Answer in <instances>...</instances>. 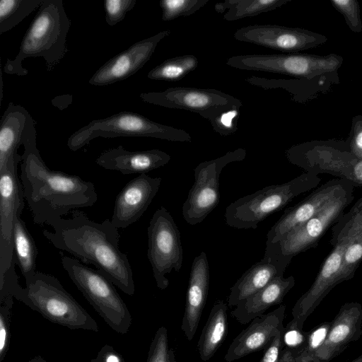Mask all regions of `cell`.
<instances>
[{
  "mask_svg": "<svg viewBox=\"0 0 362 362\" xmlns=\"http://www.w3.org/2000/svg\"><path fill=\"white\" fill-rule=\"evenodd\" d=\"M294 285L293 276L286 278L279 276L265 287L238 303L230 315L240 324H248L264 315L272 306L280 305Z\"/></svg>",
  "mask_w": 362,
  "mask_h": 362,
  "instance_id": "26",
  "label": "cell"
},
{
  "mask_svg": "<svg viewBox=\"0 0 362 362\" xmlns=\"http://www.w3.org/2000/svg\"><path fill=\"white\" fill-rule=\"evenodd\" d=\"M136 0H105L103 2L105 21L110 26L121 22L127 12L136 5Z\"/></svg>",
  "mask_w": 362,
  "mask_h": 362,
  "instance_id": "37",
  "label": "cell"
},
{
  "mask_svg": "<svg viewBox=\"0 0 362 362\" xmlns=\"http://www.w3.org/2000/svg\"><path fill=\"white\" fill-rule=\"evenodd\" d=\"M209 0H161L162 21H170L180 17L195 13L204 7Z\"/></svg>",
  "mask_w": 362,
  "mask_h": 362,
  "instance_id": "33",
  "label": "cell"
},
{
  "mask_svg": "<svg viewBox=\"0 0 362 362\" xmlns=\"http://www.w3.org/2000/svg\"><path fill=\"white\" fill-rule=\"evenodd\" d=\"M291 362H320L317 358H308L298 355L293 358Z\"/></svg>",
  "mask_w": 362,
  "mask_h": 362,
  "instance_id": "45",
  "label": "cell"
},
{
  "mask_svg": "<svg viewBox=\"0 0 362 362\" xmlns=\"http://www.w3.org/2000/svg\"><path fill=\"white\" fill-rule=\"evenodd\" d=\"M139 98L155 105L197 113L208 120L222 110L243 106L238 98L214 88L180 86L163 91L142 93Z\"/></svg>",
  "mask_w": 362,
  "mask_h": 362,
  "instance_id": "14",
  "label": "cell"
},
{
  "mask_svg": "<svg viewBox=\"0 0 362 362\" xmlns=\"http://www.w3.org/2000/svg\"><path fill=\"white\" fill-rule=\"evenodd\" d=\"M25 280L14 298L51 322L70 329L98 332L96 321L64 288L55 276L41 272Z\"/></svg>",
  "mask_w": 362,
  "mask_h": 362,
  "instance_id": "4",
  "label": "cell"
},
{
  "mask_svg": "<svg viewBox=\"0 0 362 362\" xmlns=\"http://www.w3.org/2000/svg\"><path fill=\"white\" fill-rule=\"evenodd\" d=\"M72 96L70 95H65L64 100L62 101V95L55 97L52 100V103L60 110L66 108L69 104L71 103Z\"/></svg>",
  "mask_w": 362,
  "mask_h": 362,
  "instance_id": "44",
  "label": "cell"
},
{
  "mask_svg": "<svg viewBox=\"0 0 362 362\" xmlns=\"http://www.w3.org/2000/svg\"><path fill=\"white\" fill-rule=\"evenodd\" d=\"M44 0H1L0 35L11 30L40 7Z\"/></svg>",
  "mask_w": 362,
  "mask_h": 362,
  "instance_id": "32",
  "label": "cell"
},
{
  "mask_svg": "<svg viewBox=\"0 0 362 362\" xmlns=\"http://www.w3.org/2000/svg\"><path fill=\"white\" fill-rule=\"evenodd\" d=\"M36 134L35 122L21 105L10 102L0 121V171L5 169L21 145Z\"/></svg>",
  "mask_w": 362,
  "mask_h": 362,
  "instance_id": "25",
  "label": "cell"
},
{
  "mask_svg": "<svg viewBox=\"0 0 362 362\" xmlns=\"http://www.w3.org/2000/svg\"><path fill=\"white\" fill-rule=\"evenodd\" d=\"M12 308L0 305V362L4 361L9 347Z\"/></svg>",
  "mask_w": 362,
  "mask_h": 362,
  "instance_id": "41",
  "label": "cell"
},
{
  "mask_svg": "<svg viewBox=\"0 0 362 362\" xmlns=\"http://www.w3.org/2000/svg\"><path fill=\"white\" fill-rule=\"evenodd\" d=\"M307 339V332L303 328L288 323L283 333L284 349L289 351L294 357L303 351Z\"/></svg>",
  "mask_w": 362,
  "mask_h": 362,
  "instance_id": "38",
  "label": "cell"
},
{
  "mask_svg": "<svg viewBox=\"0 0 362 362\" xmlns=\"http://www.w3.org/2000/svg\"><path fill=\"white\" fill-rule=\"evenodd\" d=\"M198 64V59L193 54L177 56L153 68L147 77L152 80L177 81L195 70Z\"/></svg>",
  "mask_w": 362,
  "mask_h": 362,
  "instance_id": "31",
  "label": "cell"
},
{
  "mask_svg": "<svg viewBox=\"0 0 362 362\" xmlns=\"http://www.w3.org/2000/svg\"><path fill=\"white\" fill-rule=\"evenodd\" d=\"M151 137L170 141L190 142V134L184 129L160 124L137 112L122 111L110 117L92 120L74 132L67 146L76 151L97 137Z\"/></svg>",
  "mask_w": 362,
  "mask_h": 362,
  "instance_id": "7",
  "label": "cell"
},
{
  "mask_svg": "<svg viewBox=\"0 0 362 362\" xmlns=\"http://www.w3.org/2000/svg\"><path fill=\"white\" fill-rule=\"evenodd\" d=\"M22 156L16 153L4 170L0 171V275L16 264L13 252V228L16 217L21 215L25 197L18 165Z\"/></svg>",
  "mask_w": 362,
  "mask_h": 362,
  "instance_id": "13",
  "label": "cell"
},
{
  "mask_svg": "<svg viewBox=\"0 0 362 362\" xmlns=\"http://www.w3.org/2000/svg\"><path fill=\"white\" fill-rule=\"evenodd\" d=\"M354 210L362 211V197L351 207Z\"/></svg>",
  "mask_w": 362,
  "mask_h": 362,
  "instance_id": "46",
  "label": "cell"
},
{
  "mask_svg": "<svg viewBox=\"0 0 362 362\" xmlns=\"http://www.w3.org/2000/svg\"><path fill=\"white\" fill-rule=\"evenodd\" d=\"M291 259L265 252L263 258L249 268L230 288L228 305L230 308L236 306L276 277L283 276Z\"/></svg>",
  "mask_w": 362,
  "mask_h": 362,
  "instance_id": "23",
  "label": "cell"
},
{
  "mask_svg": "<svg viewBox=\"0 0 362 362\" xmlns=\"http://www.w3.org/2000/svg\"><path fill=\"white\" fill-rule=\"evenodd\" d=\"M233 36L240 42L289 54L314 48L327 41L324 35L307 29L271 24L242 27L235 32Z\"/></svg>",
  "mask_w": 362,
  "mask_h": 362,
  "instance_id": "16",
  "label": "cell"
},
{
  "mask_svg": "<svg viewBox=\"0 0 362 362\" xmlns=\"http://www.w3.org/2000/svg\"><path fill=\"white\" fill-rule=\"evenodd\" d=\"M90 362H125L122 355L109 344L104 345Z\"/></svg>",
  "mask_w": 362,
  "mask_h": 362,
  "instance_id": "43",
  "label": "cell"
},
{
  "mask_svg": "<svg viewBox=\"0 0 362 362\" xmlns=\"http://www.w3.org/2000/svg\"><path fill=\"white\" fill-rule=\"evenodd\" d=\"M291 0H226L214 6L215 11L223 13V18L233 21L273 11Z\"/></svg>",
  "mask_w": 362,
  "mask_h": 362,
  "instance_id": "30",
  "label": "cell"
},
{
  "mask_svg": "<svg viewBox=\"0 0 362 362\" xmlns=\"http://www.w3.org/2000/svg\"><path fill=\"white\" fill-rule=\"evenodd\" d=\"M161 183L160 177L140 174L129 181L117 194L111 221L125 228L138 221L156 197Z\"/></svg>",
  "mask_w": 362,
  "mask_h": 362,
  "instance_id": "19",
  "label": "cell"
},
{
  "mask_svg": "<svg viewBox=\"0 0 362 362\" xmlns=\"http://www.w3.org/2000/svg\"><path fill=\"white\" fill-rule=\"evenodd\" d=\"M146 362H176L174 350L169 346L168 330L160 327L153 338Z\"/></svg>",
  "mask_w": 362,
  "mask_h": 362,
  "instance_id": "34",
  "label": "cell"
},
{
  "mask_svg": "<svg viewBox=\"0 0 362 362\" xmlns=\"http://www.w3.org/2000/svg\"><path fill=\"white\" fill-rule=\"evenodd\" d=\"M354 187H350L319 213L286 233L279 242L266 243L265 252L293 259L300 252L315 247L326 230L339 220L354 200Z\"/></svg>",
  "mask_w": 362,
  "mask_h": 362,
  "instance_id": "12",
  "label": "cell"
},
{
  "mask_svg": "<svg viewBox=\"0 0 362 362\" xmlns=\"http://www.w3.org/2000/svg\"><path fill=\"white\" fill-rule=\"evenodd\" d=\"M171 156L159 149L131 151L122 146L103 151L95 160L101 168L124 175L146 173L166 165Z\"/></svg>",
  "mask_w": 362,
  "mask_h": 362,
  "instance_id": "24",
  "label": "cell"
},
{
  "mask_svg": "<svg viewBox=\"0 0 362 362\" xmlns=\"http://www.w3.org/2000/svg\"><path fill=\"white\" fill-rule=\"evenodd\" d=\"M331 244L333 249L322 263L309 289L296 301L292 308L290 324L303 328L308 317L340 280L343 258L349 243L345 226L339 220L332 228Z\"/></svg>",
  "mask_w": 362,
  "mask_h": 362,
  "instance_id": "11",
  "label": "cell"
},
{
  "mask_svg": "<svg viewBox=\"0 0 362 362\" xmlns=\"http://www.w3.org/2000/svg\"><path fill=\"white\" fill-rule=\"evenodd\" d=\"M147 257L158 288L169 285L166 275L179 272L183 261L180 233L173 216L163 206L157 209L147 228Z\"/></svg>",
  "mask_w": 362,
  "mask_h": 362,
  "instance_id": "9",
  "label": "cell"
},
{
  "mask_svg": "<svg viewBox=\"0 0 362 362\" xmlns=\"http://www.w3.org/2000/svg\"><path fill=\"white\" fill-rule=\"evenodd\" d=\"M321 180L319 175L305 172L287 182L267 186L240 197L227 206L226 223L236 229H256L260 222L294 197L317 188Z\"/></svg>",
  "mask_w": 362,
  "mask_h": 362,
  "instance_id": "5",
  "label": "cell"
},
{
  "mask_svg": "<svg viewBox=\"0 0 362 362\" xmlns=\"http://www.w3.org/2000/svg\"><path fill=\"white\" fill-rule=\"evenodd\" d=\"M351 362H362V354L360 355L358 357L353 360Z\"/></svg>",
  "mask_w": 362,
  "mask_h": 362,
  "instance_id": "48",
  "label": "cell"
},
{
  "mask_svg": "<svg viewBox=\"0 0 362 362\" xmlns=\"http://www.w3.org/2000/svg\"><path fill=\"white\" fill-rule=\"evenodd\" d=\"M288 160L307 173H327L362 185V159L350 151L341 152L332 148L293 146L286 151Z\"/></svg>",
  "mask_w": 362,
  "mask_h": 362,
  "instance_id": "15",
  "label": "cell"
},
{
  "mask_svg": "<svg viewBox=\"0 0 362 362\" xmlns=\"http://www.w3.org/2000/svg\"><path fill=\"white\" fill-rule=\"evenodd\" d=\"M240 108L231 107L222 110L212 117L210 122L214 130L221 136H229L238 130Z\"/></svg>",
  "mask_w": 362,
  "mask_h": 362,
  "instance_id": "36",
  "label": "cell"
},
{
  "mask_svg": "<svg viewBox=\"0 0 362 362\" xmlns=\"http://www.w3.org/2000/svg\"><path fill=\"white\" fill-rule=\"evenodd\" d=\"M349 151L362 159V115L354 117L349 139Z\"/></svg>",
  "mask_w": 362,
  "mask_h": 362,
  "instance_id": "42",
  "label": "cell"
},
{
  "mask_svg": "<svg viewBox=\"0 0 362 362\" xmlns=\"http://www.w3.org/2000/svg\"><path fill=\"white\" fill-rule=\"evenodd\" d=\"M28 362H47L42 356H37L31 359H30Z\"/></svg>",
  "mask_w": 362,
  "mask_h": 362,
  "instance_id": "47",
  "label": "cell"
},
{
  "mask_svg": "<svg viewBox=\"0 0 362 362\" xmlns=\"http://www.w3.org/2000/svg\"><path fill=\"white\" fill-rule=\"evenodd\" d=\"M228 304L216 300L203 327L197 348L200 358L209 361L224 341L228 333Z\"/></svg>",
  "mask_w": 362,
  "mask_h": 362,
  "instance_id": "27",
  "label": "cell"
},
{
  "mask_svg": "<svg viewBox=\"0 0 362 362\" xmlns=\"http://www.w3.org/2000/svg\"><path fill=\"white\" fill-rule=\"evenodd\" d=\"M21 180L35 223L51 226L70 211L92 206L98 200L91 182L49 169L36 145V134L25 141Z\"/></svg>",
  "mask_w": 362,
  "mask_h": 362,
  "instance_id": "2",
  "label": "cell"
},
{
  "mask_svg": "<svg viewBox=\"0 0 362 362\" xmlns=\"http://www.w3.org/2000/svg\"><path fill=\"white\" fill-rule=\"evenodd\" d=\"M362 334V305L351 302L339 309L331 325L327 338L316 353L320 362H329L351 341L359 339Z\"/></svg>",
  "mask_w": 362,
  "mask_h": 362,
  "instance_id": "21",
  "label": "cell"
},
{
  "mask_svg": "<svg viewBox=\"0 0 362 362\" xmlns=\"http://www.w3.org/2000/svg\"><path fill=\"white\" fill-rule=\"evenodd\" d=\"M13 252L21 274L25 279L36 272L37 248L35 240L28 230L24 221L18 215L13 228Z\"/></svg>",
  "mask_w": 362,
  "mask_h": 362,
  "instance_id": "29",
  "label": "cell"
},
{
  "mask_svg": "<svg viewBox=\"0 0 362 362\" xmlns=\"http://www.w3.org/2000/svg\"><path fill=\"white\" fill-rule=\"evenodd\" d=\"M246 154L245 149L238 148L217 158L202 162L194 168V182L182 206V216L188 224L200 223L218 206L222 170L230 163L243 160Z\"/></svg>",
  "mask_w": 362,
  "mask_h": 362,
  "instance_id": "10",
  "label": "cell"
},
{
  "mask_svg": "<svg viewBox=\"0 0 362 362\" xmlns=\"http://www.w3.org/2000/svg\"><path fill=\"white\" fill-rule=\"evenodd\" d=\"M330 325L331 322H325L308 332L305 348L299 355L308 358H317L316 353L324 344Z\"/></svg>",
  "mask_w": 362,
  "mask_h": 362,
  "instance_id": "39",
  "label": "cell"
},
{
  "mask_svg": "<svg viewBox=\"0 0 362 362\" xmlns=\"http://www.w3.org/2000/svg\"><path fill=\"white\" fill-rule=\"evenodd\" d=\"M209 286V267L206 255L194 257L188 282L181 329L189 341L194 337L205 306Z\"/></svg>",
  "mask_w": 362,
  "mask_h": 362,
  "instance_id": "22",
  "label": "cell"
},
{
  "mask_svg": "<svg viewBox=\"0 0 362 362\" xmlns=\"http://www.w3.org/2000/svg\"><path fill=\"white\" fill-rule=\"evenodd\" d=\"M170 34V30H165L133 44L100 67L89 83L105 86L134 75L151 59L158 43Z\"/></svg>",
  "mask_w": 362,
  "mask_h": 362,
  "instance_id": "18",
  "label": "cell"
},
{
  "mask_svg": "<svg viewBox=\"0 0 362 362\" xmlns=\"http://www.w3.org/2000/svg\"><path fill=\"white\" fill-rule=\"evenodd\" d=\"M346 227L349 243L344 252L341 282L352 279L362 261V211L351 208L339 218Z\"/></svg>",
  "mask_w": 362,
  "mask_h": 362,
  "instance_id": "28",
  "label": "cell"
},
{
  "mask_svg": "<svg viewBox=\"0 0 362 362\" xmlns=\"http://www.w3.org/2000/svg\"><path fill=\"white\" fill-rule=\"evenodd\" d=\"M332 6L344 18L349 29L355 33L362 31L360 6L356 0H330Z\"/></svg>",
  "mask_w": 362,
  "mask_h": 362,
  "instance_id": "35",
  "label": "cell"
},
{
  "mask_svg": "<svg viewBox=\"0 0 362 362\" xmlns=\"http://www.w3.org/2000/svg\"><path fill=\"white\" fill-rule=\"evenodd\" d=\"M351 186H355L351 182L336 178L315 188L305 199L284 211L267 233L266 243L279 242L286 233L308 221Z\"/></svg>",
  "mask_w": 362,
  "mask_h": 362,
  "instance_id": "17",
  "label": "cell"
},
{
  "mask_svg": "<svg viewBox=\"0 0 362 362\" xmlns=\"http://www.w3.org/2000/svg\"><path fill=\"white\" fill-rule=\"evenodd\" d=\"M51 226L53 231L43 230L42 234L54 247L94 265L122 292L134 294L132 267L119 250V229L111 220L98 223L83 211L74 210L70 218H61Z\"/></svg>",
  "mask_w": 362,
  "mask_h": 362,
  "instance_id": "1",
  "label": "cell"
},
{
  "mask_svg": "<svg viewBox=\"0 0 362 362\" xmlns=\"http://www.w3.org/2000/svg\"><path fill=\"white\" fill-rule=\"evenodd\" d=\"M62 264L71 280L105 323L116 332L127 334L132 325V315L115 284L98 269L90 268L76 258L64 256Z\"/></svg>",
  "mask_w": 362,
  "mask_h": 362,
  "instance_id": "6",
  "label": "cell"
},
{
  "mask_svg": "<svg viewBox=\"0 0 362 362\" xmlns=\"http://www.w3.org/2000/svg\"><path fill=\"white\" fill-rule=\"evenodd\" d=\"M343 58L336 54H243L228 58L226 64L241 70L284 74L308 80L336 72Z\"/></svg>",
  "mask_w": 362,
  "mask_h": 362,
  "instance_id": "8",
  "label": "cell"
},
{
  "mask_svg": "<svg viewBox=\"0 0 362 362\" xmlns=\"http://www.w3.org/2000/svg\"><path fill=\"white\" fill-rule=\"evenodd\" d=\"M284 328L276 334L259 362H291L293 360L294 356L291 352L284 349Z\"/></svg>",
  "mask_w": 362,
  "mask_h": 362,
  "instance_id": "40",
  "label": "cell"
},
{
  "mask_svg": "<svg viewBox=\"0 0 362 362\" xmlns=\"http://www.w3.org/2000/svg\"><path fill=\"white\" fill-rule=\"evenodd\" d=\"M286 306L256 317L231 342L225 355L227 362L240 359L250 354L266 349L276 334L284 328Z\"/></svg>",
  "mask_w": 362,
  "mask_h": 362,
  "instance_id": "20",
  "label": "cell"
},
{
  "mask_svg": "<svg viewBox=\"0 0 362 362\" xmlns=\"http://www.w3.org/2000/svg\"><path fill=\"white\" fill-rule=\"evenodd\" d=\"M71 26L62 0H44L21 41L14 59H7L6 74L25 76L23 61L29 57H42L51 71L68 52L66 37Z\"/></svg>",
  "mask_w": 362,
  "mask_h": 362,
  "instance_id": "3",
  "label": "cell"
}]
</instances>
